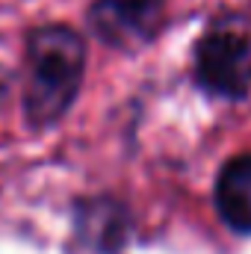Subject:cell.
<instances>
[{
  "mask_svg": "<svg viewBox=\"0 0 251 254\" xmlns=\"http://www.w3.org/2000/svg\"><path fill=\"white\" fill-rule=\"evenodd\" d=\"M86 45L71 27H42L30 36L24 68V110L30 125L60 122L80 92Z\"/></svg>",
  "mask_w": 251,
  "mask_h": 254,
  "instance_id": "cell-1",
  "label": "cell"
},
{
  "mask_svg": "<svg viewBox=\"0 0 251 254\" xmlns=\"http://www.w3.org/2000/svg\"><path fill=\"white\" fill-rule=\"evenodd\" d=\"M163 12L166 0H95L89 18L104 42L116 48H136L157 33Z\"/></svg>",
  "mask_w": 251,
  "mask_h": 254,
  "instance_id": "cell-3",
  "label": "cell"
},
{
  "mask_svg": "<svg viewBox=\"0 0 251 254\" xmlns=\"http://www.w3.org/2000/svg\"><path fill=\"white\" fill-rule=\"evenodd\" d=\"M216 207L234 231L251 234V154L231 160L222 169L216 184Z\"/></svg>",
  "mask_w": 251,
  "mask_h": 254,
  "instance_id": "cell-4",
  "label": "cell"
},
{
  "mask_svg": "<svg viewBox=\"0 0 251 254\" xmlns=\"http://www.w3.org/2000/svg\"><path fill=\"white\" fill-rule=\"evenodd\" d=\"M198 83L219 98H246L251 92V30L225 21L210 27L195 48Z\"/></svg>",
  "mask_w": 251,
  "mask_h": 254,
  "instance_id": "cell-2",
  "label": "cell"
}]
</instances>
